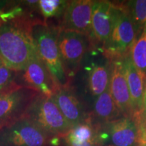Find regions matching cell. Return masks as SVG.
<instances>
[{"label": "cell", "instance_id": "cell-17", "mask_svg": "<svg viewBox=\"0 0 146 146\" xmlns=\"http://www.w3.org/2000/svg\"><path fill=\"white\" fill-rule=\"evenodd\" d=\"M111 76V66L106 65L94 66L89 74L88 86L93 96H100L109 88Z\"/></svg>", "mask_w": 146, "mask_h": 146}, {"label": "cell", "instance_id": "cell-13", "mask_svg": "<svg viewBox=\"0 0 146 146\" xmlns=\"http://www.w3.org/2000/svg\"><path fill=\"white\" fill-rule=\"evenodd\" d=\"M109 135L114 146L138 145V127L132 118L121 117L109 124Z\"/></svg>", "mask_w": 146, "mask_h": 146}, {"label": "cell", "instance_id": "cell-26", "mask_svg": "<svg viewBox=\"0 0 146 146\" xmlns=\"http://www.w3.org/2000/svg\"><path fill=\"white\" fill-rule=\"evenodd\" d=\"M142 146H146V145H142Z\"/></svg>", "mask_w": 146, "mask_h": 146}, {"label": "cell", "instance_id": "cell-20", "mask_svg": "<svg viewBox=\"0 0 146 146\" xmlns=\"http://www.w3.org/2000/svg\"><path fill=\"white\" fill-rule=\"evenodd\" d=\"M127 5L139 36L146 24V0L131 1Z\"/></svg>", "mask_w": 146, "mask_h": 146}, {"label": "cell", "instance_id": "cell-16", "mask_svg": "<svg viewBox=\"0 0 146 146\" xmlns=\"http://www.w3.org/2000/svg\"><path fill=\"white\" fill-rule=\"evenodd\" d=\"M64 138L67 145L85 143H98V141L96 127L93 125L89 117L85 123L73 127Z\"/></svg>", "mask_w": 146, "mask_h": 146}, {"label": "cell", "instance_id": "cell-19", "mask_svg": "<svg viewBox=\"0 0 146 146\" xmlns=\"http://www.w3.org/2000/svg\"><path fill=\"white\" fill-rule=\"evenodd\" d=\"M69 1L64 0H40L38 10L43 16V21L52 18H61Z\"/></svg>", "mask_w": 146, "mask_h": 146}, {"label": "cell", "instance_id": "cell-11", "mask_svg": "<svg viewBox=\"0 0 146 146\" xmlns=\"http://www.w3.org/2000/svg\"><path fill=\"white\" fill-rule=\"evenodd\" d=\"M111 76L109 91L118 109L124 117L133 118L132 102L124 72L122 60L111 62Z\"/></svg>", "mask_w": 146, "mask_h": 146}, {"label": "cell", "instance_id": "cell-23", "mask_svg": "<svg viewBox=\"0 0 146 146\" xmlns=\"http://www.w3.org/2000/svg\"><path fill=\"white\" fill-rule=\"evenodd\" d=\"M138 127V145H146V122L137 123Z\"/></svg>", "mask_w": 146, "mask_h": 146}, {"label": "cell", "instance_id": "cell-14", "mask_svg": "<svg viewBox=\"0 0 146 146\" xmlns=\"http://www.w3.org/2000/svg\"><path fill=\"white\" fill-rule=\"evenodd\" d=\"M122 60L126 80L130 91L133 109V119L139 116L141 112L143 102L144 80L138 72L131 60L130 54L127 55Z\"/></svg>", "mask_w": 146, "mask_h": 146}, {"label": "cell", "instance_id": "cell-2", "mask_svg": "<svg viewBox=\"0 0 146 146\" xmlns=\"http://www.w3.org/2000/svg\"><path fill=\"white\" fill-rule=\"evenodd\" d=\"M59 27L43 20H33L31 32L38 56L44 64L58 89L70 87L61 57L58 38Z\"/></svg>", "mask_w": 146, "mask_h": 146}, {"label": "cell", "instance_id": "cell-22", "mask_svg": "<svg viewBox=\"0 0 146 146\" xmlns=\"http://www.w3.org/2000/svg\"><path fill=\"white\" fill-rule=\"evenodd\" d=\"M135 121L136 123H143L146 122V81H144V90L143 96V102H142V107L140 114L138 116L135 118Z\"/></svg>", "mask_w": 146, "mask_h": 146}, {"label": "cell", "instance_id": "cell-6", "mask_svg": "<svg viewBox=\"0 0 146 146\" xmlns=\"http://www.w3.org/2000/svg\"><path fill=\"white\" fill-rule=\"evenodd\" d=\"M58 43L66 73L71 80L79 70L85 54L92 47L91 41L84 34L60 29Z\"/></svg>", "mask_w": 146, "mask_h": 146}, {"label": "cell", "instance_id": "cell-9", "mask_svg": "<svg viewBox=\"0 0 146 146\" xmlns=\"http://www.w3.org/2000/svg\"><path fill=\"white\" fill-rule=\"evenodd\" d=\"M94 3V1L91 0L69 1L60 21L59 29L80 33L87 35L90 39Z\"/></svg>", "mask_w": 146, "mask_h": 146}, {"label": "cell", "instance_id": "cell-25", "mask_svg": "<svg viewBox=\"0 0 146 146\" xmlns=\"http://www.w3.org/2000/svg\"><path fill=\"white\" fill-rule=\"evenodd\" d=\"M3 62H2V61H1V60L0 59V67L1 66H3Z\"/></svg>", "mask_w": 146, "mask_h": 146}, {"label": "cell", "instance_id": "cell-7", "mask_svg": "<svg viewBox=\"0 0 146 146\" xmlns=\"http://www.w3.org/2000/svg\"><path fill=\"white\" fill-rule=\"evenodd\" d=\"M39 93L17 84L0 94V129L24 116Z\"/></svg>", "mask_w": 146, "mask_h": 146}, {"label": "cell", "instance_id": "cell-3", "mask_svg": "<svg viewBox=\"0 0 146 146\" xmlns=\"http://www.w3.org/2000/svg\"><path fill=\"white\" fill-rule=\"evenodd\" d=\"M138 33L127 5L114 3L112 31L108 41L102 49L110 62L121 60L130 54Z\"/></svg>", "mask_w": 146, "mask_h": 146}, {"label": "cell", "instance_id": "cell-12", "mask_svg": "<svg viewBox=\"0 0 146 146\" xmlns=\"http://www.w3.org/2000/svg\"><path fill=\"white\" fill-rule=\"evenodd\" d=\"M52 98L72 128L85 123L89 118L81 101L78 99L70 87L58 89L54 92Z\"/></svg>", "mask_w": 146, "mask_h": 146}, {"label": "cell", "instance_id": "cell-18", "mask_svg": "<svg viewBox=\"0 0 146 146\" xmlns=\"http://www.w3.org/2000/svg\"><path fill=\"white\" fill-rule=\"evenodd\" d=\"M130 56L137 70L146 81V24L130 50Z\"/></svg>", "mask_w": 146, "mask_h": 146}, {"label": "cell", "instance_id": "cell-5", "mask_svg": "<svg viewBox=\"0 0 146 146\" xmlns=\"http://www.w3.org/2000/svg\"><path fill=\"white\" fill-rule=\"evenodd\" d=\"M50 136L26 116L0 129V146H57Z\"/></svg>", "mask_w": 146, "mask_h": 146}, {"label": "cell", "instance_id": "cell-8", "mask_svg": "<svg viewBox=\"0 0 146 146\" xmlns=\"http://www.w3.org/2000/svg\"><path fill=\"white\" fill-rule=\"evenodd\" d=\"M16 83L29 87L47 97H52L58 88L44 64L36 54L25 69L18 72Z\"/></svg>", "mask_w": 146, "mask_h": 146}, {"label": "cell", "instance_id": "cell-1", "mask_svg": "<svg viewBox=\"0 0 146 146\" xmlns=\"http://www.w3.org/2000/svg\"><path fill=\"white\" fill-rule=\"evenodd\" d=\"M32 21L16 11L0 14V59L16 72L25 70L37 54L31 32Z\"/></svg>", "mask_w": 146, "mask_h": 146}, {"label": "cell", "instance_id": "cell-4", "mask_svg": "<svg viewBox=\"0 0 146 146\" xmlns=\"http://www.w3.org/2000/svg\"><path fill=\"white\" fill-rule=\"evenodd\" d=\"M25 116L54 137L64 138L72 129L52 97L38 94L31 104Z\"/></svg>", "mask_w": 146, "mask_h": 146}, {"label": "cell", "instance_id": "cell-24", "mask_svg": "<svg viewBox=\"0 0 146 146\" xmlns=\"http://www.w3.org/2000/svg\"><path fill=\"white\" fill-rule=\"evenodd\" d=\"M68 146H100L97 143H85L82 144H72V145H67Z\"/></svg>", "mask_w": 146, "mask_h": 146}, {"label": "cell", "instance_id": "cell-15", "mask_svg": "<svg viewBox=\"0 0 146 146\" xmlns=\"http://www.w3.org/2000/svg\"><path fill=\"white\" fill-rule=\"evenodd\" d=\"M94 114L98 119L107 122L118 119L123 116L111 96L109 88L97 98Z\"/></svg>", "mask_w": 146, "mask_h": 146}, {"label": "cell", "instance_id": "cell-10", "mask_svg": "<svg viewBox=\"0 0 146 146\" xmlns=\"http://www.w3.org/2000/svg\"><path fill=\"white\" fill-rule=\"evenodd\" d=\"M114 3L108 1H94L91 17V46L103 49L108 41L113 23Z\"/></svg>", "mask_w": 146, "mask_h": 146}, {"label": "cell", "instance_id": "cell-21", "mask_svg": "<svg viewBox=\"0 0 146 146\" xmlns=\"http://www.w3.org/2000/svg\"><path fill=\"white\" fill-rule=\"evenodd\" d=\"M18 72L3 65L0 67V94L16 84Z\"/></svg>", "mask_w": 146, "mask_h": 146}]
</instances>
